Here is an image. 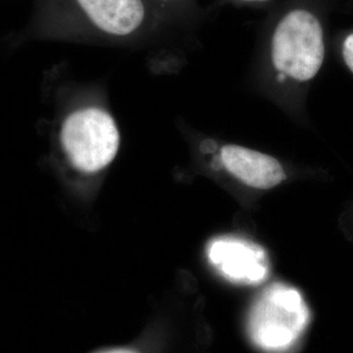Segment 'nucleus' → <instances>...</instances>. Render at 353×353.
<instances>
[{"label":"nucleus","mask_w":353,"mask_h":353,"mask_svg":"<svg viewBox=\"0 0 353 353\" xmlns=\"http://www.w3.org/2000/svg\"><path fill=\"white\" fill-rule=\"evenodd\" d=\"M103 353H137V352H132V350H110V352H103Z\"/></svg>","instance_id":"6e6552de"},{"label":"nucleus","mask_w":353,"mask_h":353,"mask_svg":"<svg viewBox=\"0 0 353 353\" xmlns=\"http://www.w3.org/2000/svg\"><path fill=\"white\" fill-rule=\"evenodd\" d=\"M218 158L232 176L253 189H272L287 178L276 158L243 146L223 145Z\"/></svg>","instance_id":"423d86ee"},{"label":"nucleus","mask_w":353,"mask_h":353,"mask_svg":"<svg viewBox=\"0 0 353 353\" xmlns=\"http://www.w3.org/2000/svg\"><path fill=\"white\" fill-rule=\"evenodd\" d=\"M152 1L159 2V3L165 4L170 3V2L174 1V0H152Z\"/></svg>","instance_id":"1a4fd4ad"},{"label":"nucleus","mask_w":353,"mask_h":353,"mask_svg":"<svg viewBox=\"0 0 353 353\" xmlns=\"http://www.w3.org/2000/svg\"><path fill=\"white\" fill-rule=\"evenodd\" d=\"M309 310L294 288L275 284L255 301L248 318V332L257 347L269 352L287 350L303 334Z\"/></svg>","instance_id":"7ed1b4c3"},{"label":"nucleus","mask_w":353,"mask_h":353,"mask_svg":"<svg viewBox=\"0 0 353 353\" xmlns=\"http://www.w3.org/2000/svg\"><path fill=\"white\" fill-rule=\"evenodd\" d=\"M343 55L348 69L353 73V32L343 41Z\"/></svg>","instance_id":"0eeeda50"},{"label":"nucleus","mask_w":353,"mask_h":353,"mask_svg":"<svg viewBox=\"0 0 353 353\" xmlns=\"http://www.w3.org/2000/svg\"><path fill=\"white\" fill-rule=\"evenodd\" d=\"M61 143L77 169L94 173L113 161L119 150L120 134L112 116L106 111L80 109L65 119Z\"/></svg>","instance_id":"20e7f679"},{"label":"nucleus","mask_w":353,"mask_h":353,"mask_svg":"<svg viewBox=\"0 0 353 353\" xmlns=\"http://www.w3.org/2000/svg\"><path fill=\"white\" fill-rule=\"evenodd\" d=\"M243 1H248V2H265V1H268V0H243Z\"/></svg>","instance_id":"9d476101"},{"label":"nucleus","mask_w":353,"mask_h":353,"mask_svg":"<svg viewBox=\"0 0 353 353\" xmlns=\"http://www.w3.org/2000/svg\"><path fill=\"white\" fill-rule=\"evenodd\" d=\"M208 257L213 266L234 284H259L268 275L269 260L264 248L245 239H217L209 246Z\"/></svg>","instance_id":"39448f33"},{"label":"nucleus","mask_w":353,"mask_h":353,"mask_svg":"<svg viewBox=\"0 0 353 353\" xmlns=\"http://www.w3.org/2000/svg\"><path fill=\"white\" fill-rule=\"evenodd\" d=\"M270 57L279 82L297 85L310 82L324 62L321 22L306 9L290 10L274 30Z\"/></svg>","instance_id":"f03ea898"},{"label":"nucleus","mask_w":353,"mask_h":353,"mask_svg":"<svg viewBox=\"0 0 353 353\" xmlns=\"http://www.w3.org/2000/svg\"><path fill=\"white\" fill-rule=\"evenodd\" d=\"M41 12L46 25L114 39L138 36L154 22L150 0H41Z\"/></svg>","instance_id":"f257e3e1"}]
</instances>
